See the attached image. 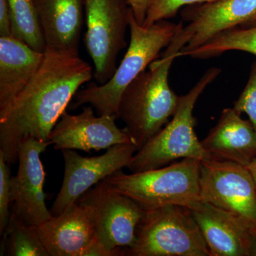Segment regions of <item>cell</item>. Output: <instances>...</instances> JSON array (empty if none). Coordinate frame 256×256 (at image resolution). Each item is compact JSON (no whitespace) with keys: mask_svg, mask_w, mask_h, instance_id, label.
Wrapping results in <instances>:
<instances>
[{"mask_svg":"<svg viewBox=\"0 0 256 256\" xmlns=\"http://www.w3.org/2000/svg\"><path fill=\"white\" fill-rule=\"evenodd\" d=\"M94 74L78 52L46 50L38 73L0 118V152L8 164L18 162L23 140L48 142L70 101Z\"/></svg>","mask_w":256,"mask_h":256,"instance_id":"obj_1","label":"cell"},{"mask_svg":"<svg viewBox=\"0 0 256 256\" xmlns=\"http://www.w3.org/2000/svg\"><path fill=\"white\" fill-rule=\"evenodd\" d=\"M129 24L130 43L114 75L104 85L92 82L77 92L74 108L89 104L98 116H118L120 101L124 90L152 62L158 60L162 50L169 46L184 26L182 22L176 24L162 20L146 28L136 21L132 9Z\"/></svg>","mask_w":256,"mask_h":256,"instance_id":"obj_2","label":"cell"},{"mask_svg":"<svg viewBox=\"0 0 256 256\" xmlns=\"http://www.w3.org/2000/svg\"><path fill=\"white\" fill-rule=\"evenodd\" d=\"M176 56H162L150 66L124 90L120 101V118L138 150L170 122L180 104L170 88V68Z\"/></svg>","mask_w":256,"mask_h":256,"instance_id":"obj_3","label":"cell"},{"mask_svg":"<svg viewBox=\"0 0 256 256\" xmlns=\"http://www.w3.org/2000/svg\"><path fill=\"white\" fill-rule=\"evenodd\" d=\"M220 72V68L208 69L188 94L181 96L172 120L134 154L128 169L132 173L142 172L168 166L178 160L204 161L213 158L205 150L195 132L194 110L200 96Z\"/></svg>","mask_w":256,"mask_h":256,"instance_id":"obj_4","label":"cell"},{"mask_svg":"<svg viewBox=\"0 0 256 256\" xmlns=\"http://www.w3.org/2000/svg\"><path fill=\"white\" fill-rule=\"evenodd\" d=\"M201 162L188 158L142 172L127 174L120 171L109 176L108 181L144 210L169 205L190 208L200 201Z\"/></svg>","mask_w":256,"mask_h":256,"instance_id":"obj_5","label":"cell"},{"mask_svg":"<svg viewBox=\"0 0 256 256\" xmlns=\"http://www.w3.org/2000/svg\"><path fill=\"white\" fill-rule=\"evenodd\" d=\"M128 256H210L200 226L186 206H160L144 210L136 244Z\"/></svg>","mask_w":256,"mask_h":256,"instance_id":"obj_6","label":"cell"},{"mask_svg":"<svg viewBox=\"0 0 256 256\" xmlns=\"http://www.w3.org/2000/svg\"><path fill=\"white\" fill-rule=\"evenodd\" d=\"M77 202L92 208L98 242L108 255L128 256L136 244L138 225L144 214L142 207L114 190L108 178L97 184Z\"/></svg>","mask_w":256,"mask_h":256,"instance_id":"obj_7","label":"cell"},{"mask_svg":"<svg viewBox=\"0 0 256 256\" xmlns=\"http://www.w3.org/2000/svg\"><path fill=\"white\" fill-rule=\"evenodd\" d=\"M182 26L162 56H184L220 33L256 26V0H217L192 5L182 11Z\"/></svg>","mask_w":256,"mask_h":256,"instance_id":"obj_8","label":"cell"},{"mask_svg":"<svg viewBox=\"0 0 256 256\" xmlns=\"http://www.w3.org/2000/svg\"><path fill=\"white\" fill-rule=\"evenodd\" d=\"M131 8L127 0H86L85 44L99 85L110 80L120 52L126 48Z\"/></svg>","mask_w":256,"mask_h":256,"instance_id":"obj_9","label":"cell"},{"mask_svg":"<svg viewBox=\"0 0 256 256\" xmlns=\"http://www.w3.org/2000/svg\"><path fill=\"white\" fill-rule=\"evenodd\" d=\"M200 201L256 226V186L246 166L214 158L202 161Z\"/></svg>","mask_w":256,"mask_h":256,"instance_id":"obj_10","label":"cell"},{"mask_svg":"<svg viewBox=\"0 0 256 256\" xmlns=\"http://www.w3.org/2000/svg\"><path fill=\"white\" fill-rule=\"evenodd\" d=\"M138 151L133 143L111 146L105 154L92 158L82 156L73 150H62L65 165L64 182L52 206V214H60L92 186L128 168Z\"/></svg>","mask_w":256,"mask_h":256,"instance_id":"obj_11","label":"cell"},{"mask_svg":"<svg viewBox=\"0 0 256 256\" xmlns=\"http://www.w3.org/2000/svg\"><path fill=\"white\" fill-rule=\"evenodd\" d=\"M50 146V142L28 138L18 146V172L11 178L12 203L13 212L31 226H38L53 217L46 204L41 160V154Z\"/></svg>","mask_w":256,"mask_h":256,"instance_id":"obj_12","label":"cell"},{"mask_svg":"<svg viewBox=\"0 0 256 256\" xmlns=\"http://www.w3.org/2000/svg\"><path fill=\"white\" fill-rule=\"evenodd\" d=\"M34 228L50 256H108L98 242L92 210L84 204L70 205Z\"/></svg>","mask_w":256,"mask_h":256,"instance_id":"obj_13","label":"cell"},{"mask_svg":"<svg viewBox=\"0 0 256 256\" xmlns=\"http://www.w3.org/2000/svg\"><path fill=\"white\" fill-rule=\"evenodd\" d=\"M118 118L116 114L97 117L92 106H86L82 114L76 116L66 110L50 133L48 142L57 150L86 152L133 143L126 130L116 124Z\"/></svg>","mask_w":256,"mask_h":256,"instance_id":"obj_14","label":"cell"},{"mask_svg":"<svg viewBox=\"0 0 256 256\" xmlns=\"http://www.w3.org/2000/svg\"><path fill=\"white\" fill-rule=\"evenodd\" d=\"M210 256H252L256 226L230 212L198 202L190 207Z\"/></svg>","mask_w":256,"mask_h":256,"instance_id":"obj_15","label":"cell"},{"mask_svg":"<svg viewBox=\"0 0 256 256\" xmlns=\"http://www.w3.org/2000/svg\"><path fill=\"white\" fill-rule=\"evenodd\" d=\"M45 54L14 37H0V118L38 73Z\"/></svg>","mask_w":256,"mask_h":256,"instance_id":"obj_16","label":"cell"},{"mask_svg":"<svg viewBox=\"0 0 256 256\" xmlns=\"http://www.w3.org/2000/svg\"><path fill=\"white\" fill-rule=\"evenodd\" d=\"M213 158L248 166L256 158V131L234 108L224 109L218 124L202 141Z\"/></svg>","mask_w":256,"mask_h":256,"instance_id":"obj_17","label":"cell"},{"mask_svg":"<svg viewBox=\"0 0 256 256\" xmlns=\"http://www.w3.org/2000/svg\"><path fill=\"white\" fill-rule=\"evenodd\" d=\"M46 50L78 52L86 0H36Z\"/></svg>","mask_w":256,"mask_h":256,"instance_id":"obj_18","label":"cell"},{"mask_svg":"<svg viewBox=\"0 0 256 256\" xmlns=\"http://www.w3.org/2000/svg\"><path fill=\"white\" fill-rule=\"evenodd\" d=\"M12 36L36 52L46 53L47 47L36 0H8Z\"/></svg>","mask_w":256,"mask_h":256,"instance_id":"obj_19","label":"cell"},{"mask_svg":"<svg viewBox=\"0 0 256 256\" xmlns=\"http://www.w3.org/2000/svg\"><path fill=\"white\" fill-rule=\"evenodd\" d=\"M230 50H240L256 56V26L224 32L210 38L204 44L188 52L184 56L208 60Z\"/></svg>","mask_w":256,"mask_h":256,"instance_id":"obj_20","label":"cell"},{"mask_svg":"<svg viewBox=\"0 0 256 256\" xmlns=\"http://www.w3.org/2000/svg\"><path fill=\"white\" fill-rule=\"evenodd\" d=\"M4 235V254L6 255L50 256L34 227L25 223L14 212L12 213Z\"/></svg>","mask_w":256,"mask_h":256,"instance_id":"obj_21","label":"cell"},{"mask_svg":"<svg viewBox=\"0 0 256 256\" xmlns=\"http://www.w3.org/2000/svg\"><path fill=\"white\" fill-rule=\"evenodd\" d=\"M217 0H153L143 26L150 28L162 20L174 18L184 6L206 4Z\"/></svg>","mask_w":256,"mask_h":256,"instance_id":"obj_22","label":"cell"},{"mask_svg":"<svg viewBox=\"0 0 256 256\" xmlns=\"http://www.w3.org/2000/svg\"><path fill=\"white\" fill-rule=\"evenodd\" d=\"M8 163L0 152V234L4 235L9 224L12 214L11 174Z\"/></svg>","mask_w":256,"mask_h":256,"instance_id":"obj_23","label":"cell"},{"mask_svg":"<svg viewBox=\"0 0 256 256\" xmlns=\"http://www.w3.org/2000/svg\"><path fill=\"white\" fill-rule=\"evenodd\" d=\"M240 114H246L256 131V60L252 64L246 85L234 104Z\"/></svg>","mask_w":256,"mask_h":256,"instance_id":"obj_24","label":"cell"},{"mask_svg":"<svg viewBox=\"0 0 256 256\" xmlns=\"http://www.w3.org/2000/svg\"><path fill=\"white\" fill-rule=\"evenodd\" d=\"M12 36L11 12L8 0H0V37Z\"/></svg>","mask_w":256,"mask_h":256,"instance_id":"obj_25","label":"cell"},{"mask_svg":"<svg viewBox=\"0 0 256 256\" xmlns=\"http://www.w3.org/2000/svg\"><path fill=\"white\" fill-rule=\"evenodd\" d=\"M153 0H127L128 4L132 10L136 21L140 24L144 25L146 15Z\"/></svg>","mask_w":256,"mask_h":256,"instance_id":"obj_26","label":"cell"},{"mask_svg":"<svg viewBox=\"0 0 256 256\" xmlns=\"http://www.w3.org/2000/svg\"><path fill=\"white\" fill-rule=\"evenodd\" d=\"M248 169L249 170L252 178H254V182H255L256 186V158L254 159V161L250 163V165L248 166Z\"/></svg>","mask_w":256,"mask_h":256,"instance_id":"obj_27","label":"cell"},{"mask_svg":"<svg viewBox=\"0 0 256 256\" xmlns=\"http://www.w3.org/2000/svg\"><path fill=\"white\" fill-rule=\"evenodd\" d=\"M252 256H256V240L252 248Z\"/></svg>","mask_w":256,"mask_h":256,"instance_id":"obj_28","label":"cell"}]
</instances>
